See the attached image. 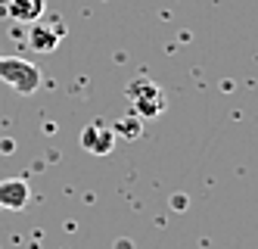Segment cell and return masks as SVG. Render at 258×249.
Segmentation results:
<instances>
[{
	"label": "cell",
	"mask_w": 258,
	"mask_h": 249,
	"mask_svg": "<svg viewBox=\"0 0 258 249\" xmlns=\"http://www.w3.org/2000/svg\"><path fill=\"white\" fill-rule=\"evenodd\" d=\"M124 97H127V106H131V112L137 119H156L165 112V93L153 78H146V75H140V78H134L127 84Z\"/></svg>",
	"instance_id": "cell-1"
},
{
	"label": "cell",
	"mask_w": 258,
	"mask_h": 249,
	"mask_svg": "<svg viewBox=\"0 0 258 249\" xmlns=\"http://www.w3.org/2000/svg\"><path fill=\"white\" fill-rule=\"evenodd\" d=\"M41 69L22 60V56H0V81H4L7 87H13L16 93H22V97H28V93H34L41 87Z\"/></svg>",
	"instance_id": "cell-2"
},
{
	"label": "cell",
	"mask_w": 258,
	"mask_h": 249,
	"mask_svg": "<svg viewBox=\"0 0 258 249\" xmlns=\"http://www.w3.org/2000/svg\"><path fill=\"white\" fill-rule=\"evenodd\" d=\"M62 41V25L59 22H44V19H38V22H31V31H28V47L34 53H53L59 47Z\"/></svg>",
	"instance_id": "cell-3"
},
{
	"label": "cell",
	"mask_w": 258,
	"mask_h": 249,
	"mask_svg": "<svg viewBox=\"0 0 258 249\" xmlns=\"http://www.w3.org/2000/svg\"><path fill=\"white\" fill-rule=\"evenodd\" d=\"M31 200V190L28 181L22 178H7L0 181V209H10V212H22Z\"/></svg>",
	"instance_id": "cell-4"
},
{
	"label": "cell",
	"mask_w": 258,
	"mask_h": 249,
	"mask_svg": "<svg viewBox=\"0 0 258 249\" xmlns=\"http://www.w3.org/2000/svg\"><path fill=\"white\" fill-rule=\"evenodd\" d=\"M115 131L112 128H106V125H87L81 131V146L87 153H94V156H106V153H112L115 146Z\"/></svg>",
	"instance_id": "cell-5"
},
{
	"label": "cell",
	"mask_w": 258,
	"mask_h": 249,
	"mask_svg": "<svg viewBox=\"0 0 258 249\" xmlns=\"http://www.w3.org/2000/svg\"><path fill=\"white\" fill-rule=\"evenodd\" d=\"M47 13V0H7V16L13 22H38Z\"/></svg>",
	"instance_id": "cell-6"
},
{
	"label": "cell",
	"mask_w": 258,
	"mask_h": 249,
	"mask_svg": "<svg viewBox=\"0 0 258 249\" xmlns=\"http://www.w3.org/2000/svg\"><path fill=\"white\" fill-rule=\"evenodd\" d=\"M137 122H140L137 116H134V119H124L118 128H112V131H115V137H118V134H124V137H137V134H140V125H137Z\"/></svg>",
	"instance_id": "cell-7"
}]
</instances>
